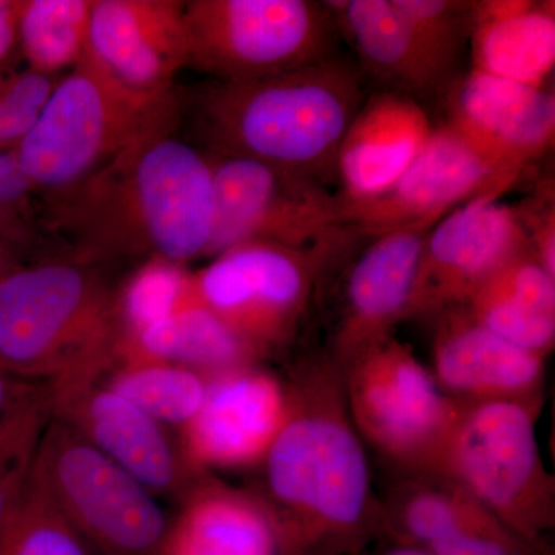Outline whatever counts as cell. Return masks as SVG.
<instances>
[{"instance_id":"cell-30","label":"cell","mask_w":555,"mask_h":555,"mask_svg":"<svg viewBox=\"0 0 555 555\" xmlns=\"http://www.w3.org/2000/svg\"><path fill=\"white\" fill-rule=\"evenodd\" d=\"M0 555H90L31 470L0 526Z\"/></svg>"},{"instance_id":"cell-24","label":"cell","mask_w":555,"mask_h":555,"mask_svg":"<svg viewBox=\"0 0 555 555\" xmlns=\"http://www.w3.org/2000/svg\"><path fill=\"white\" fill-rule=\"evenodd\" d=\"M364 65L398 89L426 93L449 78L427 53L396 0L327 2Z\"/></svg>"},{"instance_id":"cell-12","label":"cell","mask_w":555,"mask_h":555,"mask_svg":"<svg viewBox=\"0 0 555 555\" xmlns=\"http://www.w3.org/2000/svg\"><path fill=\"white\" fill-rule=\"evenodd\" d=\"M518 178L448 122L434 129L411 167L383 195L360 203L341 201L343 225L375 238L416 222L438 221L478 196H500Z\"/></svg>"},{"instance_id":"cell-37","label":"cell","mask_w":555,"mask_h":555,"mask_svg":"<svg viewBox=\"0 0 555 555\" xmlns=\"http://www.w3.org/2000/svg\"><path fill=\"white\" fill-rule=\"evenodd\" d=\"M377 555H433L422 546L408 545V543H393L383 550Z\"/></svg>"},{"instance_id":"cell-22","label":"cell","mask_w":555,"mask_h":555,"mask_svg":"<svg viewBox=\"0 0 555 555\" xmlns=\"http://www.w3.org/2000/svg\"><path fill=\"white\" fill-rule=\"evenodd\" d=\"M474 68L543 89L555 65L554 2L486 0L473 3Z\"/></svg>"},{"instance_id":"cell-20","label":"cell","mask_w":555,"mask_h":555,"mask_svg":"<svg viewBox=\"0 0 555 555\" xmlns=\"http://www.w3.org/2000/svg\"><path fill=\"white\" fill-rule=\"evenodd\" d=\"M425 108L404 93H383L364 101L338 149L339 199L377 198L403 177L430 134Z\"/></svg>"},{"instance_id":"cell-23","label":"cell","mask_w":555,"mask_h":555,"mask_svg":"<svg viewBox=\"0 0 555 555\" xmlns=\"http://www.w3.org/2000/svg\"><path fill=\"white\" fill-rule=\"evenodd\" d=\"M477 323L547 357L555 345V278L529 248L511 258L462 306Z\"/></svg>"},{"instance_id":"cell-32","label":"cell","mask_w":555,"mask_h":555,"mask_svg":"<svg viewBox=\"0 0 555 555\" xmlns=\"http://www.w3.org/2000/svg\"><path fill=\"white\" fill-rule=\"evenodd\" d=\"M427 53L451 76L463 40L470 33V11L474 2L459 0H396Z\"/></svg>"},{"instance_id":"cell-38","label":"cell","mask_w":555,"mask_h":555,"mask_svg":"<svg viewBox=\"0 0 555 555\" xmlns=\"http://www.w3.org/2000/svg\"><path fill=\"white\" fill-rule=\"evenodd\" d=\"M22 266L24 264H21L16 258L11 257L9 251L3 250V248L0 247V278L9 275V273L22 268Z\"/></svg>"},{"instance_id":"cell-6","label":"cell","mask_w":555,"mask_h":555,"mask_svg":"<svg viewBox=\"0 0 555 555\" xmlns=\"http://www.w3.org/2000/svg\"><path fill=\"white\" fill-rule=\"evenodd\" d=\"M540 406L507 400L466 403L430 474L465 489L516 534L547 543L555 528V480L537 440Z\"/></svg>"},{"instance_id":"cell-25","label":"cell","mask_w":555,"mask_h":555,"mask_svg":"<svg viewBox=\"0 0 555 555\" xmlns=\"http://www.w3.org/2000/svg\"><path fill=\"white\" fill-rule=\"evenodd\" d=\"M257 352L210 309L193 299L124 343L119 364L166 363L206 377L257 363Z\"/></svg>"},{"instance_id":"cell-10","label":"cell","mask_w":555,"mask_h":555,"mask_svg":"<svg viewBox=\"0 0 555 555\" xmlns=\"http://www.w3.org/2000/svg\"><path fill=\"white\" fill-rule=\"evenodd\" d=\"M335 241L310 247L269 241L236 244L193 273V297L258 357L266 356L294 337Z\"/></svg>"},{"instance_id":"cell-33","label":"cell","mask_w":555,"mask_h":555,"mask_svg":"<svg viewBox=\"0 0 555 555\" xmlns=\"http://www.w3.org/2000/svg\"><path fill=\"white\" fill-rule=\"evenodd\" d=\"M60 79L14 64L0 65V150L20 144Z\"/></svg>"},{"instance_id":"cell-35","label":"cell","mask_w":555,"mask_h":555,"mask_svg":"<svg viewBox=\"0 0 555 555\" xmlns=\"http://www.w3.org/2000/svg\"><path fill=\"white\" fill-rule=\"evenodd\" d=\"M20 53L17 0H0V65L13 64Z\"/></svg>"},{"instance_id":"cell-28","label":"cell","mask_w":555,"mask_h":555,"mask_svg":"<svg viewBox=\"0 0 555 555\" xmlns=\"http://www.w3.org/2000/svg\"><path fill=\"white\" fill-rule=\"evenodd\" d=\"M107 385L160 425L185 426L206 400L208 377L175 364L124 363Z\"/></svg>"},{"instance_id":"cell-5","label":"cell","mask_w":555,"mask_h":555,"mask_svg":"<svg viewBox=\"0 0 555 555\" xmlns=\"http://www.w3.org/2000/svg\"><path fill=\"white\" fill-rule=\"evenodd\" d=\"M181 120L177 91L126 89L89 53L51 90L28 133L13 149L47 203L61 198L139 139Z\"/></svg>"},{"instance_id":"cell-4","label":"cell","mask_w":555,"mask_h":555,"mask_svg":"<svg viewBox=\"0 0 555 555\" xmlns=\"http://www.w3.org/2000/svg\"><path fill=\"white\" fill-rule=\"evenodd\" d=\"M116 291L98 266L68 258L0 278V371L36 383L104 377L122 345Z\"/></svg>"},{"instance_id":"cell-27","label":"cell","mask_w":555,"mask_h":555,"mask_svg":"<svg viewBox=\"0 0 555 555\" xmlns=\"http://www.w3.org/2000/svg\"><path fill=\"white\" fill-rule=\"evenodd\" d=\"M0 247L21 264L68 258L50 207L13 150H0Z\"/></svg>"},{"instance_id":"cell-18","label":"cell","mask_w":555,"mask_h":555,"mask_svg":"<svg viewBox=\"0 0 555 555\" xmlns=\"http://www.w3.org/2000/svg\"><path fill=\"white\" fill-rule=\"evenodd\" d=\"M437 222L389 230L375 236L357 259L347 276L345 306L331 357L339 367L392 335L393 327L408 320L423 243Z\"/></svg>"},{"instance_id":"cell-21","label":"cell","mask_w":555,"mask_h":555,"mask_svg":"<svg viewBox=\"0 0 555 555\" xmlns=\"http://www.w3.org/2000/svg\"><path fill=\"white\" fill-rule=\"evenodd\" d=\"M182 502L158 555H295L259 495L204 474Z\"/></svg>"},{"instance_id":"cell-31","label":"cell","mask_w":555,"mask_h":555,"mask_svg":"<svg viewBox=\"0 0 555 555\" xmlns=\"http://www.w3.org/2000/svg\"><path fill=\"white\" fill-rule=\"evenodd\" d=\"M51 416L50 383H39L0 422V526L27 483Z\"/></svg>"},{"instance_id":"cell-16","label":"cell","mask_w":555,"mask_h":555,"mask_svg":"<svg viewBox=\"0 0 555 555\" xmlns=\"http://www.w3.org/2000/svg\"><path fill=\"white\" fill-rule=\"evenodd\" d=\"M184 3L94 0L87 53L126 89L170 93L178 73L189 67Z\"/></svg>"},{"instance_id":"cell-3","label":"cell","mask_w":555,"mask_h":555,"mask_svg":"<svg viewBox=\"0 0 555 555\" xmlns=\"http://www.w3.org/2000/svg\"><path fill=\"white\" fill-rule=\"evenodd\" d=\"M363 104L361 73L332 57L269 78L215 80L195 94L192 120L208 155L258 160L323 184Z\"/></svg>"},{"instance_id":"cell-34","label":"cell","mask_w":555,"mask_h":555,"mask_svg":"<svg viewBox=\"0 0 555 555\" xmlns=\"http://www.w3.org/2000/svg\"><path fill=\"white\" fill-rule=\"evenodd\" d=\"M433 555H554L550 543H534L507 526L466 532L427 547Z\"/></svg>"},{"instance_id":"cell-17","label":"cell","mask_w":555,"mask_h":555,"mask_svg":"<svg viewBox=\"0 0 555 555\" xmlns=\"http://www.w3.org/2000/svg\"><path fill=\"white\" fill-rule=\"evenodd\" d=\"M433 349V375L447 396L477 401H543L546 357L500 337L465 308L441 313Z\"/></svg>"},{"instance_id":"cell-13","label":"cell","mask_w":555,"mask_h":555,"mask_svg":"<svg viewBox=\"0 0 555 555\" xmlns=\"http://www.w3.org/2000/svg\"><path fill=\"white\" fill-rule=\"evenodd\" d=\"M529 248L516 208L486 195L455 207L427 233L408 318L462 308L496 270Z\"/></svg>"},{"instance_id":"cell-19","label":"cell","mask_w":555,"mask_h":555,"mask_svg":"<svg viewBox=\"0 0 555 555\" xmlns=\"http://www.w3.org/2000/svg\"><path fill=\"white\" fill-rule=\"evenodd\" d=\"M449 124L496 166L521 175L553 145L555 96L473 68L460 86Z\"/></svg>"},{"instance_id":"cell-36","label":"cell","mask_w":555,"mask_h":555,"mask_svg":"<svg viewBox=\"0 0 555 555\" xmlns=\"http://www.w3.org/2000/svg\"><path fill=\"white\" fill-rule=\"evenodd\" d=\"M38 385L39 383L13 377L0 371V422Z\"/></svg>"},{"instance_id":"cell-11","label":"cell","mask_w":555,"mask_h":555,"mask_svg":"<svg viewBox=\"0 0 555 555\" xmlns=\"http://www.w3.org/2000/svg\"><path fill=\"white\" fill-rule=\"evenodd\" d=\"M215 217L206 258L246 241L310 247L339 240L341 199L321 182L238 156L208 155Z\"/></svg>"},{"instance_id":"cell-7","label":"cell","mask_w":555,"mask_h":555,"mask_svg":"<svg viewBox=\"0 0 555 555\" xmlns=\"http://www.w3.org/2000/svg\"><path fill=\"white\" fill-rule=\"evenodd\" d=\"M339 369L347 412L361 440L408 474L433 473L466 401L447 396L393 335Z\"/></svg>"},{"instance_id":"cell-26","label":"cell","mask_w":555,"mask_h":555,"mask_svg":"<svg viewBox=\"0 0 555 555\" xmlns=\"http://www.w3.org/2000/svg\"><path fill=\"white\" fill-rule=\"evenodd\" d=\"M94 0H17L25 67L60 79L86 54Z\"/></svg>"},{"instance_id":"cell-15","label":"cell","mask_w":555,"mask_h":555,"mask_svg":"<svg viewBox=\"0 0 555 555\" xmlns=\"http://www.w3.org/2000/svg\"><path fill=\"white\" fill-rule=\"evenodd\" d=\"M291 412V389L257 363L208 377L184 426L185 462L198 473L261 465Z\"/></svg>"},{"instance_id":"cell-14","label":"cell","mask_w":555,"mask_h":555,"mask_svg":"<svg viewBox=\"0 0 555 555\" xmlns=\"http://www.w3.org/2000/svg\"><path fill=\"white\" fill-rule=\"evenodd\" d=\"M53 416L155 494L184 499L207 473L192 469L160 423L100 378L50 383Z\"/></svg>"},{"instance_id":"cell-9","label":"cell","mask_w":555,"mask_h":555,"mask_svg":"<svg viewBox=\"0 0 555 555\" xmlns=\"http://www.w3.org/2000/svg\"><path fill=\"white\" fill-rule=\"evenodd\" d=\"M189 67L219 82L281 75L332 60L334 14L310 0H190Z\"/></svg>"},{"instance_id":"cell-2","label":"cell","mask_w":555,"mask_h":555,"mask_svg":"<svg viewBox=\"0 0 555 555\" xmlns=\"http://www.w3.org/2000/svg\"><path fill=\"white\" fill-rule=\"evenodd\" d=\"M291 412L262 460L261 496L295 555H360L383 537L364 441L347 412L332 358L295 375Z\"/></svg>"},{"instance_id":"cell-29","label":"cell","mask_w":555,"mask_h":555,"mask_svg":"<svg viewBox=\"0 0 555 555\" xmlns=\"http://www.w3.org/2000/svg\"><path fill=\"white\" fill-rule=\"evenodd\" d=\"M193 299V273L185 264L166 258L141 261L116 291L122 345Z\"/></svg>"},{"instance_id":"cell-1","label":"cell","mask_w":555,"mask_h":555,"mask_svg":"<svg viewBox=\"0 0 555 555\" xmlns=\"http://www.w3.org/2000/svg\"><path fill=\"white\" fill-rule=\"evenodd\" d=\"M178 124L139 139L101 170L49 204L69 259L101 266L116 259L206 257L214 230L210 163L177 137Z\"/></svg>"},{"instance_id":"cell-8","label":"cell","mask_w":555,"mask_h":555,"mask_svg":"<svg viewBox=\"0 0 555 555\" xmlns=\"http://www.w3.org/2000/svg\"><path fill=\"white\" fill-rule=\"evenodd\" d=\"M31 473L90 555H158L169 520L153 492L56 416Z\"/></svg>"}]
</instances>
